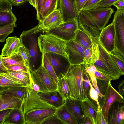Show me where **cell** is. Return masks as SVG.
Returning a JSON list of instances; mask_svg holds the SVG:
<instances>
[{
  "mask_svg": "<svg viewBox=\"0 0 124 124\" xmlns=\"http://www.w3.org/2000/svg\"><path fill=\"white\" fill-rule=\"evenodd\" d=\"M89 0H76L79 14L85 3Z\"/></svg>",
  "mask_w": 124,
  "mask_h": 124,
  "instance_id": "obj_47",
  "label": "cell"
},
{
  "mask_svg": "<svg viewBox=\"0 0 124 124\" xmlns=\"http://www.w3.org/2000/svg\"><path fill=\"white\" fill-rule=\"evenodd\" d=\"M0 59L6 66L21 64L25 65L24 60L19 52L17 54L9 57L0 56Z\"/></svg>",
  "mask_w": 124,
  "mask_h": 124,
  "instance_id": "obj_29",
  "label": "cell"
},
{
  "mask_svg": "<svg viewBox=\"0 0 124 124\" xmlns=\"http://www.w3.org/2000/svg\"><path fill=\"white\" fill-rule=\"evenodd\" d=\"M110 7H94L82 10L77 19L79 23L97 31H101L108 23L111 16L114 12Z\"/></svg>",
  "mask_w": 124,
  "mask_h": 124,
  "instance_id": "obj_2",
  "label": "cell"
},
{
  "mask_svg": "<svg viewBox=\"0 0 124 124\" xmlns=\"http://www.w3.org/2000/svg\"><path fill=\"white\" fill-rule=\"evenodd\" d=\"M46 0H36L37 7L36 9L37 12V17L39 15L43 5Z\"/></svg>",
  "mask_w": 124,
  "mask_h": 124,
  "instance_id": "obj_48",
  "label": "cell"
},
{
  "mask_svg": "<svg viewBox=\"0 0 124 124\" xmlns=\"http://www.w3.org/2000/svg\"><path fill=\"white\" fill-rule=\"evenodd\" d=\"M64 22L77 18L79 13L76 0H58V8Z\"/></svg>",
  "mask_w": 124,
  "mask_h": 124,
  "instance_id": "obj_13",
  "label": "cell"
},
{
  "mask_svg": "<svg viewBox=\"0 0 124 124\" xmlns=\"http://www.w3.org/2000/svg\"><path fill=\"white\" fill-rule=\"evenodd\" d=\"M124 109V100L114 102L108 110V124H122L121 116Z\"/></svg>",
  "mask_w": 124,
  "mask_h": 124,
  "instance_id": "obj_15",
  "label": "cell"
},
{
  "mask_svg": "<svg viewBox=\"0 0 124 124\" xmlns=\"http://www.w3.org/2000/svg\"><path fill=\"white\" fill-rule=\"evenodd\" d=\"M124 11L117 10L114 15L112 22L115 30V49L124 58Z\"/></svg>",
  "mask_w": 124,
  "mask_h": 124,
  "instance_id": "obj_9",
  "label": "cell"
},
{
  "mask_svg": "<svg viewBox=\"0 0 124 124\" xmlns=\"http://www.w3.org/2000/svg\"><path fill=\"white\" fill-rule=\"evenodd\" d=\"M68 61L70 65L83 64L85 48L74 40L67 42Z\"/></svg>",
  "mask_w": 124,
  "mask_h": 124,
  "instance_id": "obj_12",
  "label": "cell"
},
{
  "mask_svg": "<svg viewBox=\"0 0 124 124\" xmlns=\"http://www.w3.org/2000/svg\"><path fill=\"white\" fill-rule=\"evenodd\" d=\"M41 124H65L58 117L56 113L45 119Z\"/></svg>",
  "mask_w": 124,
  "mask_h": 124,
  "instance_id": "obj_38",
  "label": "cell"
},
{
  "mask_svg": "<svg viewBox=\"0 0 124 124\" xmlns=\"http://www.w3.org/2000/svg\"><path fill=\"white\" fill-rule=\"evenodd\" d=\"M96 124H107L101 111L97 112L96 116Z\"/></svg>",
  "mask_w": 124,
  "mask_h": 124,
  "instance_id": "obj_45",
  "label": "cell"
},
{
  "mask_svg": "<svg viewBox=\"0 0 124 124\" xmlns=\"http://www.w3.org/2000/svg\"><path fill=\"white\" fill-rule=\"evenodd\" d=\"M115 30L113 22L102 29L100 32L99 40L101 45L108 53L115 49Z\"/></svg>",
  "mask_w": 124,
  "mask_h": 124,
  "instance_id": "obj_11",
  "label": "cell"
},
{
  "mask_svg": "<svg viewBox=\"0 0 124 124\" xmlns=\"http://www.w3.org/2000/svg\"><path fill=\"white\" fill-rule=\"evenodd\" d=\"M11 109H8L0 111V124H3Z\"/></svg>",
  "mask_w": 124,
  "mask_h": 124,
  "instance_id": "obj_46",
  "label": "cell"
},
{
  "mask_svg": "<svg viewBox=\"0 0 124 124\" xmlns=\"http://www.w3.org/2000/svg\"><path fill=\"white\" fill-rule=\"evenodd\" d=\"M35 34H32L25 36L28 38V47H27L31 57V70L30 72L34 71L39 67L38 66L40 58L39 54L38 47V38L37 39Z\"/></svg>",
  "mask_w": 124,
  "mask_h": 124,
  "instance_id": "obj_16",
  "label": "cell"
},
{
  "mask_svg": "<svg viewBox=\"0 0 124 124\" xmlns=\"http://www.w3.org/2000/svg\"><path fill=\"white\" fill-rule=\"evenodd\" d=\"M118 88L119 93L122 95L124 96V79L119 83Z\"/></svg>",
  "mask_w": 124,
  "mask_h": 124,
  "instance_id": "obj_50",
  "label": "cell"
},
{
  "mask_svg": "<svg viewBox=\"0 0 124 124\" xmlns=\"http://www.w3.org/2000/svg\"><path fill=\"white\" fill-rule=\"evenodd\" d=\"M24 117L21 110L11 109L3 124H24Z\"/></svg>",
  "mask_w": 124,
  "mask_h": 124,
  "instance_id": "obj_25",
  "label": "cell"
},
{
  "mask_svg": "<svg viewBox=\"0 0 124 124\" xmlns=\"http://www.w3.org/2000/svg\"><path fill=\"white\" fill-rule=\"evenodd\" d=\"M41 62L47 70L48 73L57 85L58 77L54 69L44 54H42Z\"/></svg>",
  "mask_w": 124,
  "mask_h": 124,
  "instance_id": "obj_34",
  "label": "cell"
},
{
  "mask_svg": "<svg viewBox=\"0 0 124 124\" xmlns=\"http://www.w3.org/2000/svg\"><path fill=\"white\" fill-rule=\"evenodd\" d=\"M121 118L122 122V124H124V109L123 110L121 116Z\"/></svg>",
  "mask_w": 124,
  "mask_h": 124,
  "instance_id": "obj_55",
  "label": "cell"
},
{
  "mask_svg": "<svg viewBox=\"0 0 124 124\" xmlns=\"http://www.w3.org/2000/svg\"><path fill=\"white\" fill-rule=\"evenodd\" d=\"M84 64L70 65L62 74L64 75L70 88L71 97L81 101L85 97L83 88Z\"/></svg>",
  "mask_w": 124,
  "mask_h": 124,
  "instance_id": "obj_3",
  "label": "cell"
},
{
  "mask_svg": "<svg viewBox=\"0 0 124 124\" xmlns=\"http://www.w3.org/2000/svg\"><path fill=\"white\" fill-rule=\"evenodd\" d=\"M13 5L9 0H0V11H11Z\"/></svg>",
  "mask_w": 124,
  "mask_h": 124,
  "instance_id": "obj_40",
  "label": "cell"
},
{
  "mask_svg": "<svg viewBox=\"0 0 124 124\" xmlns=\"http://www.w3.org/2000/svg\"><path fill=\"white\" fill-rule=\"evenodd\" d=\"M30 73L33 83L38 86L39 92L46 93L58 89L57 84L41 62L37 69Z\"/></svg>",
  "mask_w": 124,
  "mask_h": 124,
  "instance_id": "obj_6",
  "label": "cell"
},
{
  "mask_svg": "<svg viewBox=\"0 0 124 124\" xmlns=\"http://www.w3.org/2000/svg\"><path fill=\"white\" fill-rule=\"evenodd\" d=\"M87 73L89 76L92 84L98 93L99 96L101 98L104 97V95L101 93L98 87L97 80L94 75V72L89 73Z\"/></svg>",
  "mask_w": 124,
  "mask_h": 124,
  "instance_id": "obj_39",
  "label": "cell"
},
{
  "mask_svg": "<svg viewBox=\"0 0 124 124\" xmlns=\"http://www.w3.org/2000/svg\"><path fill=\"white\" fill-rule=\"evenodd\" d=\"M98 44L93 43L90 46L85 49L83 64H93L98 52Z\"/></svg>",
  "mask_w": 124,
  "mask_h": 124,
  "instance_id": "obj_27",
  "label": "cell"
},
{
  "mask_svg": "<svg viewBox=\"0 0 124 124\" xmlns=\"http://www.w3.org/2000/svg\"><path fill=\"white\" fill-rule=\"evenodd\" d=\"M80 104L84 115L88 117L93 124H96L97 107L87 98L81 101Z\"/></svg>",
  "mask_w": 124,
  "mask_h": 124,
  "instance_id": "obj_22",
  "label": "cell"
},
{
  "mask_svg": "<svg viewBox=\"0 0 124 124\" xmlns=\"http://www.w3.org/2000/svg\"><path fill=\"white\" fill-rule=\"evenodd\" d=\"M19 52L23 58L25 65L28 68L30 72L31 70V57L28 48L23 44V42L22 46L20 49Z\"/></svg>",
  "mask_w": 124,
  "mask_h": 124,
  "instance_id": "obj_35",
  "label": "cell"
},
{
  "mask_svg": "<svg viewBox=\"0 0 124 124\" xmlns=\"http://www.w3.org/2000/svg\"><path fill=\"white\" fill-rule=\"evenodd\" d=\"M41 34L38 38V46L42 54L53 53L68 59L67 42L51 33Z\"/></svg>",
  "mask_w": 124,
  "mask_h": 124,
  "instance_id": "obj_4",
  "label": "cell"
},
{
  "mask_svg": "<svg viewBox=\"0 0 124 124\" xmlns=\"http://www.w3.org/2000/svg\"><path fill=\"white\" fill-rule=\"evenodd\" d=\"M30 4L34 7L36 9L37 7L36 0H28Z\"/></svg>",
  "mask_w": 124,
  "mask_h": 124,
  "instance_id": "obj_54",
  "label": "cell"
},
{
  "mask_svg": "<svg viewBox=\"0 0 124 124\" xmlns=\"http://www.w3.org/2000/svg\"><path fill=\"white\" fill-rule=\"evenodd\" d=\"M13 5L18 6L22 4L28 0H9Z\"/></svg>",
  "mask_w": 124,
  "mask_h": 124,
  "instance_id": "obj_51",
  "label": "cell"
},
{
  "mask_svg": "<svg viewBox=\"0 0 124 124\" xmlns=\"http://www.w3.org/2000/svg\"><path fill=\"white\" fill-rule=\"evenodd\" d=\"M111 81H109L104 92L101 106V111L108 124V112L113 103L115 101H122L124 98L112 86Z\"/></svg>",
  "mask_w": 124,
  "mask_h": 124,
  "instance_id": "obj_10",
  "label": "cell"
},
{
  "mask_svg": "<svg viewBox=\"0 0 124 124\" xmlns=\"http://www.w3.org/2000/svg\"><path fill=\"white\" fill-rule=\"evenodd\" d=\"M81 101L70 97L66 99L64 104L77 120L78 124H82L85 115L80 103Z\"/></svg>",
  "mask_w": 124,
  "mask_h": 124,
  "instance_id": "obj_17",
  "label": "cell"
},
{
  "mask_svg": "<svg viewBox=\"0 0 124 124\" xmlns=\"http://www.w3.org/2000/svg\"><path fill=\"white\" fill-rule=\"evenodd\" d=\"M103 0H89L84 6L82 10H88L94 8L97 4Z\"/></svg>",
  "mask_w": 124,
  "mask_h": 124,
  "instance_id": "obj_42",
  "label": "cell"
},
{
  "mask_svg": "<svg viewBox=\"0 0 124 124\" xmlns=\"http://www.w3.org/2000/svg\"><path fill=\"white\" fill-rule=\"evenodd\" d=\"M89 77L88 74L86 72L85 70L83 76V88L85 97V98H87L89 99V93L90 87L91 82Z\"/></svg>",
  "mask_w": 124,
  "mask_h": 124,
  "instance_id": "obj_37",
  "label": "cell"
},
{
  "mask_svg": "<svg viewBox=\"0 0 124 124\" xmlns=\"http://www.w3.org/2000/svg\"><path fill=\"white\" fill-rule=\"evenodd\" d=\"M98 52L93 64L97 70L111 78L112 80L118 79L121 72L109 53L99 44Z\"/></svg>",
  "mask_w": 124,
  "mask_h": 124,
  "instance_id": "obj_5",
  "label": "cell"
},
{
  "mask_svg": "<svg viewBox=\"0 0 124 124\" xmlns=\"http://www.w3.org/2000/svg\"><path fill=\"white\" fill-rule=\"evenodd\" d=\"M0 72H5L9 70L4 64L2 60L0 59Z\"/></svg>",
  "mask_w": 124,
  "mask_h": 124,
  "instance_id": "obj_52",
  "label": "cell"
},
{
  "mask_svg": "<svg viewBox=\"0 0 124 124\" xmlns=\"http://www.w3.org/2000/svg\"><path fill=\"white\" fill-rule=\"evenodd\" d=\"M27 87L23 86H10L0 88V94L12 95L23 101Z\"/></svg>",
  "mask_w": 124,
  "mask_h": 124,
  "instance_id": "obj_26",
  "label": "cell"
},
{
  "mask_svg": "<svg viewBox=\"0 0 124 124\" xmlns=\"http://www.w3.org/2000/svg\"><path fill=\"white\" fill-rule=\"evenodd\" d=\"M79 28L76 32L73 40L85 49L90 46L93 43L100 44L99 36L100 32L79 23Z\"/></svg>",
  "mask_w": 124,
  "mask_h": 124,
  "instance_id": "obj_7",
  "label": "cell"
},
{
  "mask_svg": "<svg viewBox=\"0 0 124 124\" xmlns=\"http://www.w3.org/2000/svg\"><path fill=\"white\" fill-rule=\"evenodd\" d=\"M38 92L32 87H27L21 108L24 124H41L56 112L57 108L42 99Z\"/></svg>",
  "mask_w": 124,
  "mask_h": 124,
  "instance_id": "obj_1",
  "label": "cell"
},
{
  "mask_svg": "<svg viewBox=\"0 0 124 124\" xmlns=\"http://www.w3.org/2000/svg\"><path fill=\"white\" fill-rule=\"evenodd\" d=\"M5 72L11 79L23 86L32 87L33 81L30 72L16 71L9 70Z\"/></svg>",
  "mask_w": 124,
  "mask_h": 124,
  "instance_id": "obj_20",
  "label": "cell"
},
{
  "mask_svg": "<svg viewBox=\"0 0 124 124\" xmlns=\"http://www.w3.org/2000/svg\"><path fill=\"white\" fill-rule=\"evenodd\" d=\"M10 86H23L11 79L5 72L0 73V88Z\"/></svg>",
  "mask_w": 124,
  "mask_h": 124,
  "instance_id": "obj_31",
  "label": "cell"
},
{
  "mask_svg": "<svg viewBox=\"0 0 124 124\" xmlns=\"http://www.w3.org/2000/svg\"><path fill=\"white\" fill-rule=\"evenodd\" d=\"M44 54L53 67L57 77L63 73L69 65L68 66L64 65L61 60L60 55L53 53Z\"/></svg>",
  "mask_w": 124,
  "mask_h": 124,
  "instance_id": "obj_21",
  "label": "cell"
},
{
  "mask_svg": "<svg viewBox=\"0 0 124 124\" xmlns=\"http://www.w3.org/2000/svg\"><path fill=\"white\" fill-rule=\"evenodd\" d=\"M58 89L64 101L68 98L71 97L69 88L66 78L63 74L58 77Z\"/></svg>",
  "mask_w": 124,
  "mask_h": 124,
  "instance_id": "obj_28",
  "label": "cell"
},
{
  "mask_svg": "<svg viewBox=\"0 0 124 124\" xmlns=\"http://www.w3.org/2000/svg\"><path fill=\"white\" fill-rule=\"evenodd\" d=\"M93 124L91 120L87 116H85L82 124Z\"/></svg>",
  "mask_w": 124,
  "mask_h": 124,
  "instance_id": "obj_53",
  "label": "cell"
},
{
  "mask_svg": "<svg viewBox=\"0 0 124 124\" xmlns=\"http://www.w3.org/2000/svg\"><path fill=\"white\" fill-rule=\"evenodd\" d=\"M95 77L97 79L101 80L111 81L112 79L109 76L97 70L94 72Z\"/></svg>",
  "mask_w": 124,
  "mask_h": 124,
  "instance_id": "obj_44",
  "label": "cell"
},
{
  "mask_svg": "<svg viewBox=\"0 0 124 124\" xmlns=\"http://www.w3.org/2000/svg\"><path fill=\"white\" fill-rule=\"evenodd\" d=\"M113 5L117 10H124V0H118L115 2Z\"/></svg>",
  "mask_w": 124,
  "mask_h": 124,
  "instance_id": "obj_49",
  "label": "cell"
},
{
  "mask_svg": "<svg viewBox=\"0 0 124 124\" xmlns=\"http://www.w3.org/2000/svg\"><path fill=\"white\" fill-rule=\"evenodd\" d=\"M23 101L12 95L0 94V111L8 109L21 110Z\"/></svg>",
  "mask_w": 124,
  "mask_h": 124,
  "instance_id": "obj_19",
  "label": "cell"
},
{
  "mask_svg": "<svg viewBox=\"0 0 124 124\" xmlns=\"http://www.w3.org/2000/svg\"></svg>",
  "mask_w": 124,
  "mask_h": 124,
  "instance_id": "obj_56",
  "label": "cell"
},
{
  "mask_svg": "<svg viewBox=\"0 0 124 124\" xmlns=\"http://www.w3.org/2000/svg\"></svg>",
  "mask_w": 124,
  "mask_h": 124,
  "instance_id": "obj_57",
  "label": "cell"
},
{
  "mask_svg": "<svg viewBox=\"0 0 124 124\" xmlns=\"http://www.w3.org/2000/svg\"><path fill=\"white\" fill-rule=\"evenodd\" d=\"M79 28V22L76 18L63 22L47 33H52L66 42H69L74 39Z\"/></svg>",
  "mask_w": 124,
  "mask_h": 124,
  "instance_id": "obj_8",
  "label": "cell"
},
{
  "mask_svg": "<svg viewBox=\"0 0 124 124\" xmlns=\"http://www.w3.org/2000/svg\"><path fill=\"white\" fill-rule=\"evenodd\" d=\"M16 23L6 25L0 26V42H3L5 41L7 37L13 32L14 27H16Z\"/></svg>",
  "mask_w": 124,
  "mask_h": 124,
  "instance_id": "obj_32",
  "label": "cell"
},
{
  "mask_svg": "<svg viewBox=\"0 0 124 124\" xmlns=\"http://www.w3.org/2000/svg\"><path fill=\"white\" fill-rule=\"evenodd\" d=\"M17 19L12 11H0V24L2 26L16 23Z\"/></svg>",
  "mask_w": 124,
  "mask_h": 124,
  "instance_id": "obj_30",
  "label": "cell"
},
{
  "mask_svg": "<svg viewBox=\"0 0 124 124\" xmlns=\"http://www.w3.org/2000/svg\"><path fill=\"white\" fill-rule=\"evenodd\" d=\"M118 0H103L97 4L95 6L96 7H110L113 4Z\"/></svg>",
  "mask_w": 124,
  "mask_h": 124,
  "instance_id": "obj_43",
  "label": "cell"
},
{
  "mask_svg": "<svg viewBox=\"0 0 124 124\" xmlns=\"http://www.w3.org/2000/svg\"><path fill=\"white\" fill-rule=\"evenodd\" d=\"M55 113L65 124H78L75 117L64 104L57 109Z\"/></svg>",
  "mask_w": 124,
  "mask_h": 124,
  "instance_id": "obj_24",
  "label": "cell"
},
{
  "mask_svg": "<svg viewBox=\"0 0 124 124\" xmlns=\"http://www.w3.org/2000/svg\"><path fill=\"white\" fill-rule=\"evenodd\" d=\"M90 85V87L89 93V99L92 102V100L96 103L97 106V111H101V106L98 101L99 96L98 94L91 82Z\"/></svg>",
  "mask_w": 124,
  "mask_h": 124,
  "instance_id": "obj_36",
  "label": "cell"
},
{
  "mask_svg": "<svg viewBox=\"0 0 124 124\" xmlns=\"http://www.w3.org/2000/svg\"><path fill=\"white\" fill-rule=\"evenodd\" d=\"M109 54L119 69L121 75H124V58L116 49Z\"/></svg>",
  "mask_w": 124,
  "mask_h": 124,
  "instance_id": "obj_33",
  "label": "cell"
},
{
  "mask_svg": "<svg viewBox=\"0 0 124 124\" xmlns=\"http://www.w3.org/2000/svg\"><path fill=\"white\" fill-rule=\"evenodd\" d=\"M6 67L9 70L14 71L30 72L28 68L24 64H17Z\"/></svg>",
  "mask_w": 124,
  "mask_h": 124,
  "instance_id": "obj_41",
  "label": "cell"
},
{
  "mask_svg": "<svg viewBox=\"0 0 124 124\" xmlns=\"http://www.w3.org/2000/svg\"><path fill=\"white\" fill-rule=\"evenodd\" d=\"M2 51L0 56L9 57L17 54L22 46V39L16 36L8 37Z\"/></svg>",
  "mask_w": 124,
  "mask_h": 124,
  "instance_id": "obj_14",
  "label": "cell"
},
{
  "mask_svg": "<svg viewBox=\"0 0 124 124\" xmlns=\"http://www.w3.org/2000/svg\"><path fill=\"white\" fill-rule=\"evenodd\" d=\"M38 95L49 104L58 108L63 105L65 102L58 89L46 93L38 92Z\"/></svg>",
  "mask_w": 124,
  "mask_h": 124,
  "instance_id": "obj_18",
  "label": "cell"
},
{
  "mask_svg": "<svg viewBox=\"0 0 124 124\" xmlns=\"http://www.w3.org/2000/svg\"><path fill=\"white\" fill-rule=\"evenodd\" d=\"M58 7V0H46L37 17L39 22L43 20L47 16L57 9Z\"/></svg>",
  "mask_w": 124,
  "mask_h": 124,
  "instance_id": "obj_23",
  "label": "cell"
}]
</instances>
